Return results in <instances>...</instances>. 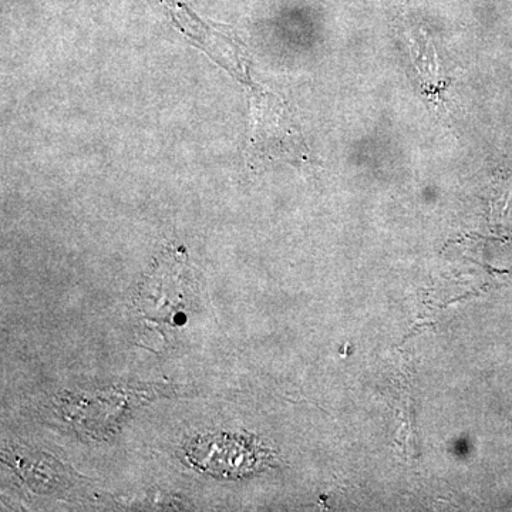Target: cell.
Returning a JSON list of instances; mask_svg holds the SVG:
<instances>
[{"label": "cell", "instance_id": "1", "mask_svg": "<svg viewBox=\"0 0 512 512\" xmlns=\"http://www.w3.org/2000/svg\"><path fill=\"white\" fill-rule=\"evenodd\" d=\"M192 467L210 476L241 478L268 467L271 453L255 439L229 433L195 437L185 446Z\"/></svg>", "mask_w": 512, "mask_h": 512}]
</instances>
